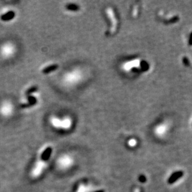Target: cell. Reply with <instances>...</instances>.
<instances>
[{"label":"cell","instance_id":"obj_8","mask_svg":"<svg viewBox=\"0 0 192 192\" xmlns=\"http://www.w3.org/2000/svg\"><path fill=\"white\" fill-rule=\"evenodd\" d=\"M66 8L70 11H77L80 9V7L75 4H68L66 6Z\"/></svg>","mask_w":192,"mask_h":192},{"label":"cell","instance_id":"obj_15","mask_svg":"<svg viewBox=\"0 0 192 192\" xmlns=\"http://www.w3.org/2000/svg\"><path fill=\"white\" fill-rule=\"evenodd\" d=\"M134 192H140V189H139V188H136L135 189H134Z\"/></svg>","mask_w":192,"mask_h":192},{"label":"cell","instance_id":"obj_11","mask_svg":"<svg viewBox=\"0 0 192 192\" xmlns=\"http://www.w3.org/2000/svg\"><path fill=\"white\" fill-rule=\"evenodd\" d=\"M128 145L131 148H134L137 145V140L134 139H131L128 142Z\"/></svg>","mask_w":192,"mask_h":192},{"label":"cell","instance_id":"obj_1","mask_svg":"<svg viewBox=\"0 0 192 192\" xmlns=\"http://www.w3.org/2000/svg\"><path fill=\"white\" fill-rule=\"evenodd\" d=\"M51 152L52 149L49 148H47L41 153V154H39L38 159L33 163L30 171V175L32 178L35 179L39 178L45 173L47 167L45 157H49Z\"/></svg>","mask_w":192,"mask_h":192},{"label":"cell","instance_id":"obj_5","mask_svg":"<svg viewBox=\"0 0 192 192\" xmlns=\"http://www.w3.org/2000/svg\"><path fill=\"white\" fill-rule=\"evenodd\" d=\"M15 17V13L13 11H10L7 13L1 16V19L3 21H8L13 19Z\"/></svg>","mask_w":192,"mask_h":192},{"label":"cell","instance_id":"obj_4","mask_svg":"<svg viewBox=\"0 0 192 192\" xmlns=\"http://www.w3.org/2000/svg\"><path fill=\"white\" fill-rule=\"evenodd\" d=\"M183 175V172L182 171H178L173 174L171 177L169 178V180H168V183L169 184L174 183L176 181H177L179 179H180Z\"/></svg>","mask_w":192,"mask_h":192},{"label":"cell","instance_id":"obj_13","mask_svg":"<svg viewBox=\"0 0 192 192\" xmlns=\"http://www.w3.org/2000/svg\"><path fill=\"white\" fill-rule=\"evenodd\" d=\"M189 44L190 45H192V33H191L190 34V40H189Z\"/></svg>","mask_w":192,"mask_h":192},{"label":"cell","instance_id":"obj_14","mask_svg":"<svg viewBox=\"0 0 192 192\" xmlns=\"http://www.w3.org/2000/svg\"><path fill=\"white\" fill-rule=\"evenodd\" d=\"M139 179H140V180L141 182H145V178H144V176H141V177L139 178Z\"/></svg>","mask_w":192,"mask_h":192},{"label":"cell","instance_id":"obj_10","mask_svg":"<svg viewBox=\"0 0 192 192\" xmlns=\"http://www.w3.org/2000/svg\"><path fill=\"white\" fill-rule=\"evenodd\" d=\"M86 186L84 183H80L77 188L75 192H85L86 191Z\"/></svg>","mask_w":192,"mask_h":192},{"label":"cell","instance_id":"obj_7","mask_svg":"<svg viewBox=\"0 0 192 192\" xmlns=\"http://www.w3.org/2000/svg\"><path fill=\"white\" fill-rule=\"evenodd\" d=\"M166 129L167 128L165 125H160L159 127L157 126L156 129V132L159 136H162L166 131Z\"/></svg>","mask_w":192,"mask_h":192},{"label":"cell","instance_id":"obj_12","mask_svg":"<svg viewBox=\"0 0 192 192\" xmlns=\"http://www.w3.org/2000/svg\"><path fill=\"white\" fill-rule=\"evenodd\" d=\"M183 62L184 63V64L186 65V66H189L190 65V62H189V60L186 57H184L183 59Z\"/></svg>","mask_w":192,"mask_h":192},{"label":"cell","instance_id":"obj_16","mask_svg":"<svg viewBox=\"0 0 192 192\" xmlns=\"http://www.w3.org/2000/svg\"><path fill=\"white\" fill-rule=\"evenodd\" d=\"M96 192H104V191L103 190H99V191H96Z\"/></svg>","mask_w":192,"mask_h":192},{"label":"cell","instance_id":"obj_6","mask_svg":"<svg viewBox=\"0 0 192 192\" xmlns=\"http://www.w3.org/2000/svg\"><path fill=\"white\" fill-rule=\"evenodd\" d=\"M58 68H59V65H58L57 64L52 65L48 66V67H45V68H44V69L42 70V72L43 74H49V73L52 72V71H53L56 70Z\"/></svg>","mask_w":192,"mask_h":192},{"label":"cell","instance_id":"obj_9","mask_svg":"<svg viewBox=\"0 0 192 192\" xmlns=\"http://www.w3.org/2000/svg\"><path fill=\"white\" fill-rule=\"evenodd\" d=\"M38 90V87L37 86H33L32 87H31L30 88H29L25 93L26 97H28V96H30V94L32 93H34V92H36Z\"/></svg>","mask_w":192,"mask_h":192},{"label":"cell","instance_id":"obj_2","mask_svg":"<svg viewBox=\"0 0 192 192\" xmlns=\"http://www.w3.org/2000/svg\"><path fill=\"white\" fill-rule=\"evenodd\" d=\"M75 160L74 157L69 154H60L56 160L57 169L61 172H65L70 170L74 165Z\"/></svg>","mask_w":192,"mask_h":192},{"label":"cell","instance_id":"obj_3","mask_svg":"<svg viewBox=\"0 0 192 192\" xmlns=\"http://www.w3.org/2000/svg\"><path fill=\"white\" fill-rule=\"evenodd\" d=\"M28 103H26V104H21V108H29L33 106H34L37 101L36 97H33V96H28Z\"/></svg>","mask_w":192,"mask_h":192}]
</instances>
